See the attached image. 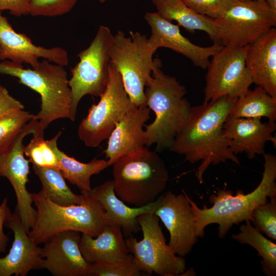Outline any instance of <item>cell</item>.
I'll return each mask as SVG.
<instances>
[{
    "instance_id": "obj_8",
    "label": "cell",
    "mask_w": 276,
    "mask_h": 276,
    "mask_svg": "<svg viewBox=\"0 0 276 276\" xmlns=\"http://www.w3.org/2000/svg\"><path fill=\"white\" fill-rule=\"evenodd\" d=\"M113 35L106 26H100L90 45L77 56L78 63L71 70L68 80L71 89L70 119L74 121L81 99L89 95L100 97L105 91L109 79L110 51Z\"/></svg>"
},
{
    "instance_id": "obj_31",
    "label": "cell",
    "mask_w": 276,
    "mask_h": 276,
    "mask_svg": "<svg viewBox=\"0 0 276 276\" xmlns=\"http://www.w3.org/2000/svg\"><path fill=\"white\" fill-rule=\"evenodd\" d=\"M270 201L259 204L251 213L255 227L268 238L276 240V195Z\"/></svg>"
},
{
    "instance_id": "obj_6",
    "label": "cell",
    "mask_w": 276,
    "mask_h": 276,
    "mask_svg": "<svg viewBox=\"0 0 276 276\" xmlns=\"http://www.w3.org/2000/svg\"><path fill=\"white\" fill-rule=\"evenodd\" d=\"M0 73L17 78L39 94L40 110L35 118L44 129L55 120L70 119L71 89L64 66L43 59L35 68H25L21 64L5 60L0 62Z\"/></svg>"
},
{
    "instance_id": "obj_24",
    "label": "cell",
    "mask_w": 276,
    "mask_h": 276,
    "mask_svg": "<svg viewBox=\"0 0 276 276\" xmlns=\"http://www.w3.org/2000/svg\"><path fill=\"white\" fill-rule=\"evenodd\" d=\"M157 12L164 18L175 20L179 26L193 32L200 30L206 32L214 42L218 43L215 24L213 18L200 14L188 7L182 0H151Z\"/></svg>"
},
{
    "instance_id": "obj_39",
    "label": "cell",
    "mask_w": 276,
    "mask_h": 276,
    "mask_svg": "<svg viewBox=\"0 0 276 276\" xmlns=\"http://www.w3.org/2000/svg\"><path fill=\"white\" fill-rule=\"evenodd\" d=\"M100 3H103L107 0H98Z\"/></svg>"
},
{
    "instance_id": "obj_16",
    "label": "cell",
    "mask_w": 276,
    "mask_h": 276,
    "mask_svg": "<svg viewBox=\"0 0 276 276\" xmlns=\"http://www.w3.org/2000/svg\"><path fill=\"white\" fill-rule=\"evenodd\" d=\"M145 19L151 30L148 41L155 51L161 47L169 48L185 56L200 68L206 69L210 58L223 47L216 42L206 47L194 44L181 34L178 25L164 18L157 12L146 13Z\"/></svg>"
},
{
    "instance_id": "obj_19",
    "label": "cell",
    "mask_w": 276,
    "mask_h": 276,
    "mask_svg": "<svg viewBox=\"0 0 276 276\" xmlns=\"http://www.w3.org/2000/svg\"><path fill=\"white\" fill-rule=\"evenodd\" d=\"M225 136L230 141V149L233 153L245 152L249 159L257 154H263L267 141L275 145L272 133L276 130L275 122L263 123L261 118H229L223 126Z\"/></svg>"
},
{
    "instance_id": "obj_22",
    "label": "cell",
    "mask_w": 276,
    "mask_h": 276,
    "mask_svg": "<svg viewBox=\"0 0 276 276\" xmlns=\"http://www.w3.org/2000/svg\"><path fill=\"white\" fill-rule=\"evenodd\" d=\"M246 66L252 82L276 98V29L272 28L248 45Z\"/></svg>"
},
{
    "instance_id": "obj_13",
    "label": "cell",
    "mask_w": 276,
    "mask_h": 276,
    "mask_svg": "<svg viewBox=\"0 0 276 276\" xmlns=\"http://www.w3.org/2000/svg\"><path fill=\"white\" fill-rule=\"evenodd\" d=\"M44 128L35 118L23 127L8 149L0 155V176L6 177L14 190L19 215L26 232L34 226L37 210L32 206V193L27 189L30 161L24 156V140L28 135L44 134Z\"/></svg>"
},
{
    "instance_id": "obj_36",
    "label": "cell",
    "mask_w": 276,
    "mask_h": 276,
    "mask_svg": "<svg viewBox=\"0 0 276 276\" xmlns=\"http://www.w3.org/2000/svg\"><path fill=\"white\" fill-rule=\"evenodd\" d=\"M30 0H0V11L8 10L14 16L20 17L29 14Z\"/></svg>"
},
{
    "instance_id": "obj_20",
    "label": "cell",
    "mask_w": 276,
    "mask_h": 276,
    "mask_svg": "<svg viewBox=\"0 0 276 276\" xmlns=\"http://www.w3.org/2000/svg\"><path fill=\"white\" fill-rule=\"evenodd\" d=\"M150 113L147 106H134L117 123L103 151L109 166L120 157L146 146L144 127Z\"/></svg>"
},
{
    "instance_id": "obj_14",
    "label": "cell",
    "mask_w": 276,
    "mask_h": 276,
    "mask_svg": "<svg viewBox=\"0 0 276 276\" xmlns=\"http://www.w3.org/2000/svg\"><path fill=\"white\" fill-rule=\"evenodd\" d=\"M171 191L159 196L160 202L154 214L170 234L169 246L178 256L189 254L197 241L195 217L188 196Z\"/></svg>"
},
{
    "instance_id": "obj_35",
    "label": "cell",
    "mask_w": 276,
    "mask_h": 276,
    "mask_svg": "<svg viewBox=\"0 0 276 276\" xmlns=\"http://www.w3.org/2000/svg\"><path fill=\"white\" fill-rule=\"evenodd\" d=\"M24 109V105L11 96L6 88L0 89V119L11 112Z\"/></svg>"
},
{
    "instance_id": "obj_15",
    "label": "cell",
    "mask_w": 276,
    "mask_h": 276,
    "mask_svg": "<svg viewBox=\"0 0 276 276\" xmlns=\"http://www.w3.org/2000/svg\"><path fill=\"white\" fill-rule=\"evenodd\" d=\"M80 233L62 231L44 243L43 269L54 276H91L93 264L86 261L79 248Z\"/></svg>"
},
{
    "instance_id": "obj_23",
    "label": "cell",
    "mask_w": 276,
    "mask_h": 276,
    "mask_svg": "<svg viewBox=\"0 0 276 276\" xmlns=\"http://www.w3.org/2000/svg\"><path fill=\"white\" fill-rule=\"evenodd\" d=\"M79 248L90 264L114 263L124 259L129 253L121 228L109 221L96 237L82 234Z\"/></svg>"
},
{
    "instance_id": "obj_9",
    "label": "cell",
    "mask_w": 276,
    "mask_h": 276,
    "mask_svg": "<svg viewBox=\"0 0 276 276\" xmlns=\"http://www.w3.org/2000/svg\"><path fill=\"white\" fill-rule=\"evenodd\" d=\"M137 219L143 232L142 240L138 241L132 235L125 240L139 269L146 275H182L186 268L185 259L176 256L166 243L159 218L148 213L139 215Z\"/></svg>"
},
{
    "instance_id": "obj_17",
    "label": "cell",
    "mask_w": 276,
    "mask_h": 276,
    "mask_svg": "<svg viewBox=\"0 0 276 276\" xmlns=\"http://www.w3.org/2000/svg\"><path fill=\"white\" fill-rule=\"evenodd\" d=\"M0 59L30 64L35 68L39 58L66 66L68 64L67 51L61 47L47 48L36 45L31 38L23 33H17L0 11Z\"/></svg>"
},
{
    "instance_id": "obj_28",
    "label": "cell",
    "mask_w": 276,
    "mask_h": 276,
    "mask_svg": "<svg viewBox=\"0 0 276 276\" xmlns=\"http://www.w3.org/2000/svg\"><path fill=\"white\" fill-rule=\"evenodd\" d=\"M240 226V232L232 235L233 239L241 244H246L254 247L262 258V269L267 275H276V244L265 237L259 231L247 220Z\"/></svg>"
},
{
    "instance_id": "obj_12",
    "label": "cell",
    "mask_w": 276,
    "mask_h": 276,
    "mask_svg": "<svg viewBox=\"0 0 276 276\" xmlns=\"http://www.w3.org/2000/svg\"><path fill=\"white\" fill-rule=\"evenodd\" d=\"M248 45L223 46L212 57L207 67L203 103L223 96L237 98L249 89L253 82L245 64Z\"/></svg>"
},
{
    "instance_id": "obj_18",
    "label": "cell",
    "mask_w": 276,
    "mask_h": 276,
    "mask_svg": "<svg viewBox=\"0 0 276 276\" xmlns=\"http://www.w3.org/2000/svg\"><path fill=\"white\" fill-rule=\"evenodd\" d=\"M4 225L12 231L14 240L9 253L0 258V276H26L31 270L43 269L42 247L30 238L15 211Z\"/></svg>"
},
{
    "instance_id": "obj_25",
    "label": "cell",
    "mask_w": 276,
    "mask_h": 276,
    "mask_svg": "<svg viewBox=\"0 0 276 276\" xmlns=\"http://www.w3.org/2000/svg\"><path fill=\"white\" fill-rule=\"evenodd\" d=\"M61 134L62 131H59L53 138L46 141L59 162L60 171L65 179L81 191H90L91 176L108 167V160L94 158L88 163H83L69 156L58 148L57 140Z\"/></svg>"
},
{
    "instance_id": "obj_33",
    "label": "cell",
    "mask_w": 276,
    "mask_h": 276,
    "mask_svg": "<svg viewBox=\"0 0 276 276\" xmlns=\"http://www.w3.org/2000/svg\"><path fill=\"white\" fill-rule=\"evenodd\" d=\"M77 0H30L29 14L32 16L54 17L69 12Z\"/></svg>"
},
{
    "instance_id": "obj_32",
    "label": "cell",
    "mask_w": 276,
    "mask_h": 276,
    "mask_svg": "<svg viewBox=\"0 0 276 276\" xmlns=\"http://www.w3.org/2000/svg\"><path fill=\"white\" fill-rule=\"evenodd\" d=\"M145 274L138 268L133 255L112 263L93 264L91 276H140Z\"/></svg>"
},
{
    "instance_id": "obj_26",
    "label": "cell",
    "mask_w": 276,
    "mask_h": 276,
    "mask_svg": "<svg viewBox=\"0 0 276 276\" xmlns=\"http://www.w3.org/2000/svg\"><path fill=\"white\" fill-rule=\"evenodd\" d=\"M228 117L238 118H261L265 117L268 121L276 120V98L269 95L258 86L249 89L237 98L228 113Z\"/></svg>"
},
{
    "instance_id": "obj_30",
    "label": "cell",
    "mask_w": 276,
    "mask_h": 276,
    "mask_svg": "<svg viewBox=\"0 0 276 276\" xmlns=\"http://www.w3.org/2000/svg\"><path fill=\"white\" fill-rule=\"evenodd\" d=\"M24 154L32 165L59 169V162L44 140V135H33L30 143L24 146Z\"/></svg>"
},
{
    "instance_id": "obj_37",
    "label": "cell",
    "mask_w": 276,
    "mask_h": 276,
    "mask_svg": "<svg viewBox=\"0 0 276 276\" xmlns=\"http://www.w3.org/2000/svg\"><path fill=\"white\" fill-rule=\"evenodd\" d=\"M7 202L8 198L6 197L0 205V253L6 251L9 241V236L4 233L3 230L5 222L11 213Z\"/></svg>"
},
{
    "instance_id": "obj_40",
    "label": "cell",
    "mask_w": 276,
    "mask_h": 276,
    "mask_svg": "<svg viewBox=\"0 0 276 276\" xmlns=\"http://www.w3.org/2000/svg\"><path fill=\"white\" fill-rule=\"evenodd\" d=\"M3 86H2V85L0 84V89H1V88H3Z\"/></svg>"
},
{
    "instance_id": "obj_7",
    "label": "cell",
    "mask_w": 276,
    "mask_h": 276,
    "mask_svg": "<svg viewBox=\"0 0 276 276\" xmlns=\"http://www.w3.org/2000/svg\"><path fill=\"white\" fill-rule=\"evenodd\" d=\"M130 37L119 31L114 35L110 51L111 62L121 75L124 88L132 103L146 105L145 88L151 77L156 52L148 38L140 32L130 31Z\"/></svg>"
},
{
    "instance_id": "obj_29",
    "label": "cell",
    "mask_w": 276,
    "mask_h": 276,
    "mask_svg": "<svg viewBox=\"0 0 276 276\" xmlns=\"http://www.w3.org/2000/svg\"><path fill=\"white\" fill-rule=\"evenodd\" d=\"M34 118L35 114L20 109L0 119V155L8 149L25 125Z\"/></svg>"
},
{
    "instance_id": "obj_10",
    "label": "cell",
    "mask_w": 276,
    "mask_h": 276,
    "mask_svg": "<svg viewBox=\"0 0 276 276\" xmlns=\"http://www.w3.org/2000/svg\"><path fill=\"white\" fill-rule=\"evenodd\" d=\"M218 43L244 47L276 26V12L265 0H241L213 18Z\"/></svg>"
},
{
    "instance_id": "obj_34",
    "label": "cell",
    "mask_w": 276,
    "mask_h": 276,
    "mask_svg": "<svg viewBox=\"0 0 276 276\" xmlns=\"http://www.w3.org/2000/svg\"><path fill=\"white\" fill-rule=\"evenodd\" d=\"M195 12L212 18L241 0H182Z\"/></svg>"
},
{
    "instance_id": "obj_3",
    "label": "cell",
    "mask_w": 276,
    "mask_h": 276,
    "mask_svg": "<svg viewBox=\"0 0 276 276\" xmlns=\"http://www.w3.org/2000/svg\"><path fill=\"white\" fill-rule=\"evenodd\" d=\"M263 156L262 177L252 192L245 194L243 191L238 190L234 195L231 190H220L209 198L212 206L208 208L203 205L202 209L188 197L195 217L198 238L204 236L205 228L212 223L218 224V236L220 238H224L233 225L244 221H251V213L254 209L276 195V157L265 153Z\"/></svg>"
},
{
    "instance_id": "obj_2",
    "label": "cell",
    "mask_w": 276,
    "mask_h": 276,
    "mask_svg": "<svg viewBox=\"0 0 276 276\" xmlns=\"http://www.w3.org/2000/svg\"><path fill=\"white\" fill-rule=\"evenodd\" d=\"M151 77L146 85V106L155 114L154 120L145 125L146 146L156 144L161 152L171 146L175 136L187 121L191 107L185 96L186 87L174 77L164 74L162 62L155 58Z\"/></svg>"
},
{
    "instance_id": "obj_1",
    "label": "cell",
    "mask_w": 276,
    "mask_h": 276,
    "mask_svg": "<svg viewBox=\"0 0 276 276\" xmlns=\"http://www.w3.org/2000/svg\"><path fill=\"white\" fill-rule=\"evenodd\" d=\"M236 98L223 96L191 108L189 118L175 136L169 150L185 156L191 164L201 160L196 172L200 183L211 165L227 160L239 164L230 149L223 126Z\"/></svg>"
},
{
    "instance_id": "obj_38",
    "label": "cell",
    "mask_w": 276,
    "mask_h": 276,
    "mask_svg": "<svg viewBox=\"0 0 276 276\" xmlns=\"http://www.w3.org/2000/svg\"><path fill=\"white\" fill-rule=\"evenodd\" d=\"M270 8L276 12V0H265Z\"/></svg>"
},
{
    "instance_id": "obj_4",
    "label": "cell",
    "mask_w": 276,
    "mask_h": 276,
    "mask_svg": "<svg viewBox=\"0 0 276 276\" xmlns=\"http://www.w3.org/2000/svg\"><path fill=\"white\" fill-rule=\"evenodd\" d=\"M157 153L144 146L112 165L114 191L123 201L143 206L154 202L164 191L169 173Z\"/></svg>"
},
{
    "instance_id": "obj_41",
    "label": "cell",
    "mask_w": 276,
    "mask_h": 276,
    "mask_svg": "<svg viewBox=\"0 0 276 276\" xmlns=\"http://www.w3.org/2000/svg\"><path fill=\"white\" fill-rule=\"evenodd\" d=\"M0 50H1V48H0Z\"/></svg>"
},
{
    "instance_id": "obj_21",
    "label": "cell",
    "mask_w": 276,
    "mask_h": 276,
    "mask_svg": "<svg viewBox=\"0 0 276 276\" xmlns=\"http://www.w3.org/2000/svg\"><path fill=\"white\" fill-rule=\"evenodd\" d=\"M86 191L102 205L105 211L106 221L119 225L126 237L141 230L137 217L144 213H154L160 202L159 196L154 202L148 205L129 207L117 197L114 191L113 180L106 181Z\"/></svg>"
},
{
    "instance_id": "obj_27",
    "label": "cell",
    "mask_w": 276,
    "mask_h": 276,
    "mask_svg": "<svg viewBox=\"0 0 276 276\" xmlns=\"http://www.w3.org/2000/svg\"><path fill=\"white\" fill-rule=\"evenodd\" d=\"M34 173L39 178L43 194L53 202L60 205L80 204L86 199V195L74 193L67 185L59 169L32 165Z\"/></svg>"
},
{
    "instance_id": "obj_5",
    "label": "cell",
    "mask_w": 276,
    "mask_h": 276,
    "mask_svg": "<svg viewBox=\"0 0 276 276\" xmlns=\"http://www.w3.org/2000/svg\"><path fill=\"white\" fill-rule=\"evenodd\" d=\"M80 204L60 205L51 201L41 190L32 193L37 218L28 235L37 245L44 243L55 234L64 231H76L94 237L99 235L106 224L105 211L101 203L88 194Z\"/></svg>"
},
{
    "instance_id": "obj_11",
    "label": "cell",
    "mask_w": 276,
    "mask_h": 276,
    "mask_svg": "<svg viewBox=\"0 0 276 276\" xmlns=\"http://www.w3.org/2000/svg\"><path fill=\"white\" fill-rule=\"evenodd\" d=\"M97 104H93L79 124V139L88 147L99 146L107 140L116 125L134 106L126 91L120 74L111 62L109 79Z\"/></svg>"
}]
</instances>
